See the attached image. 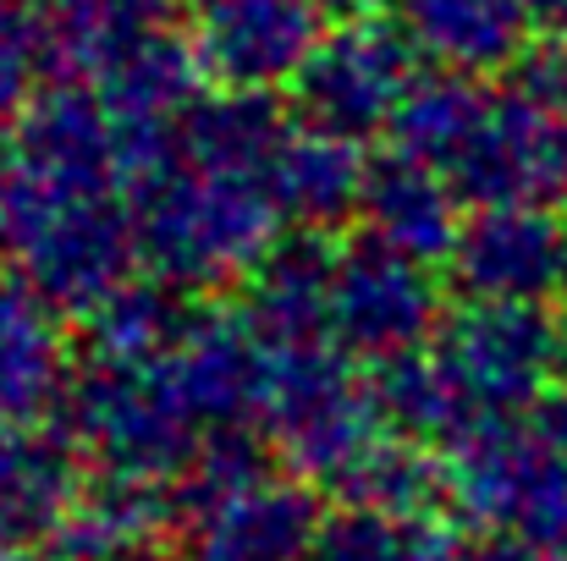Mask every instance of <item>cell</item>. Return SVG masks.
I'll use <instances>...</instances> for the list:
<instances>
[{"instance_id":"cell-1","label":"cell","mask_w":567,"mask_h":561,"mask_svg":"<svg viewBox=\"0 0 567 561\" xmlns=\"http://www.w3.org/2000/svg\"><path fill=\"white\" fill-rule=\"evenodd\" d=\"M413 11H419V22L430 28V33H441V39H502L507 28H513V0H413Z\"/></svg>"}]
</instances>
